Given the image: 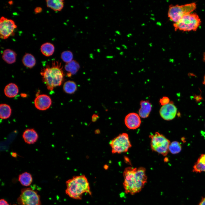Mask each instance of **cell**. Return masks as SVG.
<instances>
[{
  "label": "cell",
  "mask_w": 205,
  "mask_h": 205,
  "mask_svg": "<svg viewBox=\"0 0 205 205\" xmlns=\"http://www.w3.org/2000/svg\"><path fill=\"white\" fill-rule=\"evenodd\" d=\"M123 187L125 192L133 195L140 192L147 182L145 169L129 167L123 172Z\"/></svg>",
  "instance_id": "6da1fadb"
},
{
  "label": "cell",
  "mask_w": 205,
  "mask_h": 205,
  "mask_svg": "<svg viewBox=\"0 0 205 205\" xmlns=\"http://www.w3.org/2000/svg\"><path fill=\"white\" fill-rule=\"evenodd\" d=\"M40 74L43 82L48 90L52 91L54 88L61 85L64 80V74L61 63L52 61L41 69Z\"/></svg>",
  "instance_id": "7a4b0ae2"
},
{
  "label": "cell",
  "mask_w": 205,
  "mask_h": 205,
  "mask_svg": "<svg viewBox=\"0 0 205 205\" xmlns=\"http://www.w3.org/2000/svg\"><path fill=\"white\" fill-rule=\"evenodd\" d=\"M66 194L73 199L81 200L85 193L91 195L89 182L84 175L73 177L66 181Z\"/></svg>",
  "instance_id": "3957f363"
},
{
  "label": "cell",
  "mask_w": 205,
  "mask_h": 205,
  "mask_svg": "<svg viewBox=\"0 0 205 205\" xmlns=\"http://www.w3.org/2000/svg\"><path fill=\"white\" fill-rule=\"evenodd\" d=\"M201 23V19L196 13H191L185 15L178 22L174 23L173 26L175 31H195Z\"/></svg>",
  "instance_id": "277c9868"
},
{
  "label": "cell",
  "mask_w": 205,
  "mask_h": 205,
  "mask_svg": "<svg viewBox=\"0 0 205 205\" xmlns=\"http://www.w3.org/2000/svg\"><path fill=\"white\" fill-rule=\"evenodd\" d=\"M196 7L195 3L181 5H171L169 7L168 16L171 21L175 23L185 15L192 13Z\"/></svg>",
  "instance_id": "5b68a950"
},
{
  "label": "cell",
  "mask_w": 205,
  "mask_h": 205,
  "mask_svg": "<svg viewBox=\"0 0 205 205\" xmlns=\"http://www.w3.org/2000/svg\"><path fill=\"white\" fill-rule=\"evenodd\" d=\"M150 145L152 150L163 156L167 155L171 143L170 141L163 134L158 132L150 135Z\"/></svg>",
  "instance_id": "8992f818"
},
{
  "label": "cell",
  "mask_w": 205,
  "mask_h": 205,
  "mask_svg": "<svg viewBox=\"0 0 205 205\" xmlns=\"http://www.w3.org/2000/svg\"><path fill=\"white\" fill-rule=\"evenodd\" d=\"M109 145L112 153H121L127 152L132 146L127 134L123 133L111 140Z\"/></svg>",
  "instance_id": "52a82bcc"
},
{
  "label": "cell",
  "mask_w": 205,
  "mask_h": 205,
  "mask_svg": "<svg viewBox=\"0 0 205 205\" xmlns=\"http://www.w3.org/2000/svg\"><path fill=\"white\" fill-rule=\"evenodd\" d=\"M21 194L17 201L20 205H41L40 196L32 188H26L21 190Z\"/></svg>",
  "instance_id": "ba28073f"
},
{
  "label": "cell",
  "mask_w": 205,
  "mask_h": 205,
  "mask_svg": "<svg viewBox=\"0 0 205 205\" xmlns=\"http://www.w3.org/2000/svg\"><path fill=\"white\" fill-rule=\"evenodd\" d=\"M17 26L13 20L2 16L0 19V34L2 39H6L14 34Z\"/></svg>",
  "instance_id": "9c48e42d"
},
{
  "label": "cell",
  "mask_w": 205,
  "mask_h": 205,
  "mask_svg": "<svg viewBox=\"0 0 205 205\" xmlns=\"http://www.w3.org/2000/svg\"><path fill=\"white\" fill-rule=\"evenodd\" d=\"M177 113V108L173 102L162 106L159 110V114L162 118L165 120L169 121L173 119Z\"/></svg>",
  "instance_id": "30bf717a"
},
{
  "label": "cell",
  "mask_w": 205,
  "mask_h": 205,
  "mask_svg": "<svg viewBox=\"0 0 205 205\" xmlns=\"http://www.w3.org/2000/svg\"><path fill=\"white\" fill-rule=\"evenodd\" d=\"M52 101L50 97L45 94L37 96L34 100L36 108L41 110H44L48 109L52 104Z\"/></svg>",
  "instance_id": "8fae6325"
},
{
  "label": "cell",
  "mask_w": 205,
  "mask_h": 205,
  "mask_svg": "<svg viewBox=\"0 0 205 205\" xmlns=\"http://www.w3.org/2000/svg\"><path fill=\"white\" fill-rule=\"evenodd\" d=\"M124 122L126 127L129 129H136L140 126L141 124L140 116L136 113H130L126 116Z\"/></svg>",
  "instance_id": "7c38bea8"
},
{
  "label": "cell",
  "mask_w": 205,
  "mask_h": 205,
  "mask_svg": "<svg viewBox=\"0 0 205 205\" xmlns=\"http://www.w3.org/2000/svg\"><path fill=\"white\" fill-rule=\"evenodd\" d=\"M23 138L26 143L32 144L35 143L38 139V135L36 131L33 128L26 129L22 134Z\"/></svg>",
  "instance_id": "4fadbf2b"
},
{
  "label": "cell",
  "mask_w": 205,
  "mask_h": 205,
  "mask_svg": "<svg viewBox=\"0 0 205 205\" xmlns=\"http://www.w3.org/2000/svg\"><path fill=\"white\" fill-rule=\"evenodd\" d=\"M140 104V108L139 110V115L142 118H147L151 111L152 104L148 101H141Z\"/></svg>",
  "instance_id": "5bb4252c"
},
{
  "label": "cell",
  "mask_w": 205,
  "mask_h": 205,
  "mask_svg": "<svg viewBox=\"0 0 205 205\" xmlns=\"http://www.w3.org/2000/svg\"><path fill=\"white\" fill-rule=\"evenodd\" d=\"M80 68L79 63L76 61L72 60L71 62L66 63L65 66V69L67 72V75L68 77L75 74Z\"/></svg>",
  "instance_id": "9a60e30c"
},
{
  "label": "cell",
  "mask_w": 205,
  "mask_h": 205,
  "mask_svg": "<svg viewBox=\"0 0 205 205\" xmlns=\"http://www.w3.org/2000/svg\"><path fill=\"white\" fill-rule=\"evenodd\" d=\"M17 54L14 51L10 49H6L3 52L2 58L7 63L12 64L16 61Z\"/></svg>",
  "instance_id": "2e32d148"
},
{
  "label": "cell",
  "mask_w": 205,
  "mask_h": 205,
  "mask_svg": "<svg viewBox=\"0 0 205 205\" xmlns=\"http://www.w3.org/2000/svg\"><path fill=\"white\" fill-rule=\"evenodd\" d=\"M192 171L196 173L205 172V154H202L193 167Z\"/></svg>",
  "instance_id": "e0dca14e"
},
{
  "label": "cell",
  "mask_w": 205,
  "mask_h": 205,
  "mask_svg": "<svg viewBox=\"0 0 205 205\" xmlns=\"http://www.w3.org/2000/svg\"><path fill=\"white\" fill-rule=\"evenodd\" d=\"M4 92L5 95L9 98L15 97L19 92V89L15 83H11L7 85L5 88Z\"/></svg>",
  "instance_id": "ac0fdd59"
},
{
  "label": "cell",
  "mask_w": 205,
  "mask_h": 205,
  "mask_svg": "<svg viewBox=\"0 0 205 205\" xmlns=\"http://www.w3.org/2000/svg\"><path fill=\"white\" fill-rule=\"evenodd\" d=\"M46 2L48 7L56 11H61L64 5L63 0H47Z\"/></svg>",
  "instance_id": "d6986e66"
},
{
  "label": "cell",
  "mask_w": 205,
  "mask_h": 205,
  "mask_svg": "<svg viewBox=\"0 0 205 205\" xmlns=\"http://www.w3.org/2000/svg\"><path fill=\"white\" fill-rule=\"evenodd\" d=\"M40 51L44 56L49 57L52 56L55 50V47L52 43L47 42L43 44L40 47Z\"/></svg>",
  "instance_id": "ffe728a7"
},
{
  "label": "cell",
  "mask_w": 205,
  "mask_h": 205,
  "mask_svg": "<svg viewBox=\"0 0 205 205\" xmlns=\"http://www.w3.org/2000/svg\"><path fill=\"white\" fill-rule=\"evenodd\" d=\"M22 62L23 65L26 67L32 68L36 63V60L34 56L29 53H26L23 56Z\"/></svg>",
  "instance_id": "44dd1931"
},
{
  "label": "cell",
  "mask_w": 205,
  "mask_h": 205,
  "mask_svg": "<svg viewBox=\"0 0 205 205\" xmlns=\"http://www.w3.org/2000/svg\"><path fill=\"white\" fill-rule=\"evenodd\" d=\"M18 180L22 185L27 186L31 184L32 178L30 173L25 172L19 175Z\"/></svg>",
  "instance_id": "7402d4cb"
},
{
  "label": "cell",
  "mask_w": 205,
  "mask_h": 205,
  "mask_svg": "<svg viewBox=\"0 0 205 205\" xmlns=\"http://www.w3.org/2000/svg\"><path fill=\"white\" fill-rule=\"evenodd\" d=\"M11 109L10 106L5 104H1L0 105V117L3 119H7L10 116Z\"/></svg>",
  "instance_id": "603a6c76"
},
{
  "label": "cell",
  "mask_w": 205,
  "mask_h": 205,
  "mask_svg": "<svg viewBox=\"0 0 205 205\" xmlns=\"http://www.w3.org/2000/svg\"><path fill=\"white\" fill-rule=\"evenodd\" d=\"M64 91L66 93L71 94L74 93L77 89L75 83L73 81H69L64 83L63 86Z\"/></svg>",
  "instance_id": "cb8c5ba5"
},
{
  "label": "cell",
  "mask_w": 205,
  "mask_h": 205,
  "mask_svg": "<svg viewBox=\"0 0 205 205\" xmlns=\"http://www.w3.org/2000/svg\"><path fill=\"white\" fill-rule=\"evenodd\" d=\"M182 147L179 142L175 141L171 143L169 147V151L173 154H176L180 153Z\"/></svg>",
  "instance_id": "d4e9b609"
},
{
  "label": "cell",
  "mask_w": 205,
  "mask_h": 205,
  "mask_svg": "<svg viewBox=\"0 0 205 205\" xmlns=\"http://www.w3.org/2000/svg\"><path fill=\"white\" fill-rule=\"evenodd\" d=\"M61 57L62 60L67 63L73 60V55L71 51L67 50L64 51L62 53Z\"/></svg>",
  "instance_id": "484cf974"
},
{
  "label": "cell",
  "mask_w": 205,
  "mask_h": 205,
  "mask_svg": "<svg viewBox=\"0 0 205 205\" xmlns=\"http://www.w3.org/2000/svg\"><path fill=\"white\" fill-rule=\"evenodd\" d=\"M159 102L163 106L169 103L170 100L168 97H164L160 99Z\"/></svg>",
  "instance_id": "4316f807"
},
{
  "label": "cell",
  "mask_w": 205,
  "mask_h": 205,
  "mask_svg": "<svg viewBox=\"0 0 205 205\" xmlns=\"http://www.w3.org/2000/svg\"><path fill=\"white\" fill-rule=\"evenodd\" d=\"M42 9L40 7H37L34 9V12L35 14L41 13L42 11Z\"/></svg>",
  "instance_id": "83f0119b"
},
{
  "label": "cell",
  "mask_w": 205,
  "mask_h": 205,
  "mask_svg": "<svg viewBox=\"0 0 205 205\" xmlns=\"http://www.w3.org/2000/svg\"><path fill=\"white\" fill-rule=\"evenodd\" d=\"M99 118V116L97 114H93L92 117V121L94 122H96Z\"/></svg>",
  "instance_id": "f1b7e54d"
},
{
  "label": "cell",
  "mask_w": 205,
  "mask_h": 205,
  "mask_svg": "<svg viewBox=\"0 0 205 205\" xmlns=\"http://www.w3.org/2000/svg\"><path fill=\"white\" fill-rule=\"evenodd\" d=\"M0 205H9V204L5 200L2 199L0 200Z\"/></svg>",
  "instance_id": "f546056e"
},
{
  "label": "cell",
  "mask_w": 205,
  "mask_h": 205,
  "mask_svg": "<svg viewBox=\"0 0 205 205\" xmlns=\"http://www.w3.org/2000/svg\"><path fill=\"white\" fill-rule=\"evenodd\" d=\"M198 205H205V197L202 199Z\"/></svg>",
  "instance_id": "4dcf8cb0"
},
{
  "label": "cell",
  "mask_w": 205,
  "mask_h": 205,
  "mask_svg": "<svg viewBox=\"0 0 205 205\" xmlns=\"http://www.w3.org/2000/svg\"><path fill=\"white\" fill-rule=\"evenodd\" d=\"M100 131L99 129H96L95 131V134H100Z\"/></svg>",
  "instance_id": "1f68e13d"
},
{
  "label": "cell",
  "mask_w": 205,
  "mask_h": 205,
  "mask_svg": "<svg viewBox=\"0 0 205 205\" xmlns=\"http://www.w3.org/2000/svg\"><path fill=\"white\" fill-rule=\"evenodd\" d=\"M108 168V166L107 165H105L104 166V168L105 169L107 170Z\"/></svg>",
  "instance_id": "d6a6232c"
},
{
  "label": "cell",
  "mask_w": 205,
  "mask_h": 205,
  "mask_svg": "<svg viewBox=\"0 0 205 205\" xmlns=\"http://www.w3.org/2000/svg\"><path fill=\"white\" fill-rule=\"evenodd\" d=\"M12 155L14 157H16L17 155V154L15 153H13L12 154Z\"/></svg>",
  "instance_id": "836d02e7"
},
{
  "label": "cell",
  "mask_w": 205,
  "mask_h": 205,
  "mask_svg": "<svg viewBox=\"0 0 205 205\" xmlns=\"http://www.w3.org/2000/svg\"><path fill=\"white\" fill-rule=\"evenodd\" d=\"M203 84L205 85V75H204V80L203 82Z\"/></svg>",
  "instance_id": "e575fe53"
},
{
  "label": "cell",
  "mask_w": 205,
  "mask_h": 205,
  "mask_svg": "<svg viewBox=\"0 0 205 205\" xmlns=\"http://www.w3.org/2000/svg\"><path fill=\"white\" fill-rule=\"evenodd\" d=\"M13 3V2L11 1H10L9 2V3L10 5H12Z\"/></svg>",
  "instance_id": "d590c367"
},
{
  "label": "cell",
  "mask_w": 205,
  "mask_h": 205,
  "mask_svg": "<svg viewBox=\"0 0 205 205\" xmlns=\"http://www.w3.org/2000/svg\"><path fill=\"white\" fill-rule=\"evenodd\" d=\"M203 60L205 61V52L203 54Z\"/></svg>",
  "instance_id": "8d00e7d4"
},
{
  "label": "cell",
  "mask_w": 205,
  "mask_h": 205,
  "mask_svg": "<svg viewBox=\"0 0 205 205\" xmlns=\"http://www.w3.org/2000/svg\"><path fill=\"white\" fill-rule=\"evenodd\" d=\"M16 205L14 204V205Z\"/></svg>",
  "instance_id": "74e56055"
}]
</instances>
